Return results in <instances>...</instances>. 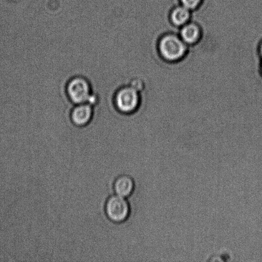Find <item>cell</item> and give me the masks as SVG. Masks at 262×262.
Masks as SVG:
<instances>
[{
  "label": "cell",
  "mask_w": 262,
  "mask_h": 262,
  "mask_svg": "<svg viewBox=\"0 0 262 262\" xmlns=\"http://www.w3.org/2000/svg\"><path fill=\"white\" fill-rule=\"evenodd\" d=\"M66 93L73 104L87 103L93 92L91 82L82 76H74L67 83Z\"/></svg>",
  "instance_id": "obj_1"
},
{
  "label": "cell",
  "mask_w": 262,
  "mask_h": 262,
  "mask_svg": "<svg viewBox=\"0 0 262 262\" xmlns=\"http://www.w3.org/2000/svg\"><path fill=\"white\" fill-rule=\"evenodd\" d=\"M187 46L180 36L171 33L161 38L159 42V51L164 60L172 62L183 57L187 51Z\"/></svg>",
  "instance_id": "obj_2"
},
{
  "label": "cell",
  "mask_w": 262,
  "mask_h": 262,
  "mask_svg": "<svg viewBox=\"0 0 262 262\" xmlns=\"http://www.w3.org/2000/svg\"><path fill=\"white\" fill-rule=\"evenodd\" d=\"M114 103L120 114H133L140 103V92L130 85L121 87L114 95Z\"/></svg>",
  "instance_id": "obj_3"
},
{
  "label": "cell",
  "mask_w": 262,
  "mask_h": 262,
  "mask_svg": "<svg viewBox=\"0 0 262 262\" xmlns=\"http://www.w3.org/2000/svg\"><path fill=\"white\" fill-rule=\"evenodd\" d=\"M105 210L108 219L118 223L125 222L129 216L130 212L129 203L125 198L117 194L107 200Z\"/></svg>",
  "instance_id": "obj_4"
},
{
  "label": "cell",
  "mask_w": 262,
  "mask_h": 262,
  "mask_svg": "<svg viewBox=\"0 0 262 262\" xmlns=\"http://www.w3.org/2000/svg\"><path fill=\"white\" fill-rule=\"evenodd\" d=\"M93 116V107L88 103L76 104L72 108L70 115L72 122L78 127L89 124Z\"/></svg>",
  "instance_id": "obj_5"
},
{
  "label": "cell",
  "mask_w": 262,
  "mask_h": 262,
  "mask_svg": "<svg viewBox=\"0 0 262 262\" xmlns=\"http://www.w3.org/2000/svg\"><path fill=\"white\" fill-rule=\"evenodd\" d=\"M201 33L199 25L189 22L181 28L179 36L187 45H192L199 42Z\"/></svg>",
  "instance_id": "obj_6"
},
{
  "label": "cell",
  "mask_w": 262,
  "mask_h": 262,
  "mask_svg": "<svg viewBox=\"0 0 262 262\" xmlns=\"http://www.w3.org/2000/svg\"><path fill=\"white\" fill-rule=\"evenodd\" d=\"M135 189V182L129 176H121L118 177L114 184L115 193L118 196L125 198L130 196Z\"/></svg>",
  "instance_id": "obj_7"
},
{
  "label": "cell",
  "mask_w": 262,
  "mask_h": 262,
  "mask_svg": "<svg viewBox=\"0 0 262 262\" xmlns=\"http://www.w3.org/2000/svg\"><path fill=\"white\" fill-rule=\"evenodd\" d=\"M191 10L183 5L174 8L170 13V20L176 27H182L188 23L191 18Z\"/></svg>",
  "instance_id": "obj_8"
},
{
  "label": "cell",
  "mask_w": 262,
  "mask_h": 262,
  "mask_svg": "<svg viewBox=\"0 0 262 262\" xmlns=\"http://www.w3.org/2000/svg\"><path fill=\"white\" fill-rule=\"evenodd\" d=\"M202 0H181V5L189 10H194L200 6Z\"/></svg>",
  "instance_id": "obj_9"
},
{
  "label": "cell",
  "mask_w": 262,
  "mask_h": 262,
  "mask_svg": "<svg viewBox=\"0 0 262 262\" xmlns=\"http://www.w3.org/2000/svg\"><path fill=\"white\" fill-rule=\"evenodd\" d=\"M129 85L132 86L133 88L138 91L140 92L141 91V89H143V83L142 81L140 80L139 79H133L132 81H130L129 83Z\"/></svg>",
  "instance_id": "obj_10"
},
{
  "label": "cell",
  "mask_w": 262,
  "mask_h": 262,
  "mask_svg": "<svg viewBox=\"0 0 262 262\" xmlns=\"http://www.w3.org/2000/svg\"><path fill=\"white\" fill-rule=\"evenodd\" d=\"M258 52L259 56H260V57L262 60V39L261 40L260 43H259L258 45Z\"/></svg>",
  "instance_id": "obj_11"
},
{
  "label": "cell",
  "mask_w": 262,
  "mask_h": 262,
  "mask_svg": "<svg viewBox=\"0 0 262 262\" xmlns=\"http://www.w3.org/2000/svg\"><path fill=\"white\" fill-rule=\"evenodd\" d=\"M260 71L261 75L262 76V60H261V63H260Z\"/></svg>",
  "instance_id": "obj_12"
}]
</instances>
